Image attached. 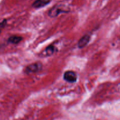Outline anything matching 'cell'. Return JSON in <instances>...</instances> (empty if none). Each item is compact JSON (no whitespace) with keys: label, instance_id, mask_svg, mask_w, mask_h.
Listing matches in <instances>:
<instances>
[{"label":"cell","instance_id":"8","mask_svg":"<svg viewBox=\"0 0 120 120\" xmlns=\"http://www.w3.org/2000/svg\"><path fill=\"white\" fill-rule=\"evenodd\" d=\"M7 24V20L6 19H4L0 23V33L1 32L2 30L4 29V28L5 27V26Z\"/></svg>","mask_w":120,"mask_h":120},{"label":"cell","instance_id":"4","mask_svg":"<svg viewBox=\"0 0 120 120\" xmlns=\"http://www.w3.org/2000/svg\"><path fill=\"white\" fill-rule=\"evenodd\" d=\"M51 2V0H35L33 3V7L35 8H40L48 5Z\"/></svg>","mask_w":120,"mask_h":120},{"label":"cell","instance_id":"5","mask_svg":"<svg viewBox=\"0 0 120 120\" xmlns=\"http://www.w3.org/2000/svg\"><path fill=\"white\" fill-rule=\"evenodd\" d=\"M90 40V35L88 34L84 35L78 42V47L79 48H82L88 44Z\"/></svg>","mask_w":120,"mask_h":120},{"label":"cell","instance_id":"6","mask_svg":"<svg viewBox=\"0 0 120 120\" xmlns=\"http://www.w3.org/2000/svg\"><path fill=\"white\" fill-rule=\"evenodd\" d=\"M22 40V37L19 36H11L8 38V42L10 43L14 44H17L21 42V41Z\"/></svg>","mask_w":120,"mask_h":120},{"label":"cell","instance_id":"3","mask_svg":"<svg viewBox=\"0 0 120 120\" xmlns=\"http://www.w3.org/2000/svg\"><path fill=\"white\" fill-rule=\"evenodd\" d=\"M64 79L68 82H75L77 79V74L72 71H66L64 74Z\"/></svg>","mask_w":120,"mask_h":120},{"label":"cell","instance_id":"1","mask_svg":"<svg viewBox=\"0 0 120 120\" xmlns=\"http://www.w3.org/2000/svg\"><path fill=\"white\" fill-rule=\"evenodd\" d=\"M70 11V9L66 6L63 5H55L48 11V15L50 17H56L63 13H68Z\"/></svg>","mask_w":120,"mask_h":120},{"label":"cell","instance_id":"7","mask_svg":"<svg viewBox=\"0 0 120 120\" xmlns=\"http://www.w3.org/2000/svg\"><path fill=\"white\" fill-rule=\"evenodd\" d=\"M55 51V47L53 45H49L46 48L45 52V55L47 56H51L54 54Z\"/></svg>","mask_w":120,"mask_h":120},{"label":"cell","instance_id":"2","mask_svg":"<svg viewBox=\"0 0 120 120\" xmlns=\"http://www.w3.org/2000/svg\"><path fill=\"white\" fill-rule=\"evenodd\" d=\"M42 68V64L40 63H33L32 64H30L28 65L25 68L24 72L26 74H34L38 72L41 70Z\"/></svg>","mask_w":120,"mask_h":120}]
</instances>
